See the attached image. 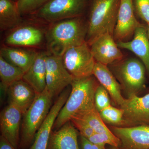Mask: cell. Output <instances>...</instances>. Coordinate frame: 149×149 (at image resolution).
<instances>
[{
    "label": "cell",
    "instance_id": "cell-34",
    "mask_svg": "<svg viewBox=\"0 0 149 149\" xmlns=\"http://www.w3.org/2000/svg\"><path fill=\"white\" fill-rule=\"evenodd\" d=\"M110 149H120L118 148H116V147H112Z\"/></svg>",
    "mask_w": 149,
    "mask_h": 149
},
{
    "label": "cell",
    "instance_id": "cell-22",
    "mask_svg": "<svg viewBox=\"0 0 149 149\" xmlns=\"http://www.w3.org/2000/svg\"><path fill=\"white\" fill-rule=\"evenodd\" d=\"M16 2L0 0V29L2 31L13 29L19 26L22 19Z\"/></svg>",
    "mask_w": 149,
    "mask_h": 149
},
{
    "label": "cell",
    "instance_id": "cell-17",
    "mask_svg": "<svg viewBox=\"0 0 149 149\" xmlns=\"http://www.w3.org/2000/svg\"><path fill=\"white\" fill-rule=\"evenodd\" d=\"M133 40L117 42L118 47L128 50L139 57L149 73V39L147 30L142 25L134 32Z\"/></svg>",
    "mask_w": 149,
    "mask_h": 149
},
{
    "label": "cell",
    "instance_id": "cell-16",
    "mask_svg": "<svg viewBox=\"0 0 149 149\" xmlns=\"http://www.w3.org/2000/svg\"><path fill=\"white\" fill-rule=\"evenodd\" d=\"M76 129L69 121L58 130L52 131L47 149H80Z\"/></svg>",
    "mask_w": 149,
    "mask_h": 149
},
{
    "label": "cell",
    "instance_id": "cell-26",
    "mask_svg": "<svg viewBox=\"0 0 149 149\" xmlns=\"http://www.w3.org/2000/svg\"><path fill=\"white\" fill-rule=\"evenodd\" d=\"M92 143L102 147H105L106 145L112 147L119 148L120 141L112 132L110 133H96L87 139Z\"/></svg>",
    "mask_w": 149,
    "mask_h": 149
},
{
    "label": "cell",
    "instance_id": "cell-30",
    "mask_svg": "<svg viewBox=\"0 0 149 149\" xmlns=\"http://www.w3.org/2000/svg\"><path fill=\"white\" fill-rule=\"evenodd\" d=\"M70 121L79 131L80 135L86 139L90 138L96 133L93 128L83 120L73 118L70 119Z\"/></svg>",
    "mask_w": 149,
    "mask_h": 149
},
{
    "label": "cell",
    "instance_id": "cell-8",
    "mask_svg": "<svg viewBox=\"0 0 149 149\" xmlns=\"http://www.w3.org/2000/svg\"><path fill=\"white\" fill-rule=\"evenodd\" d=\"M62 56L49 54L46 58V88L54 96L61 93L73 81Z\"/></svg>",
    "mask_w": 149,
    "mask_h": 149
},
{
    "label": "cell",
    "instance_id": "cell-15",
    "mask_svg": "<svg viewBox=\"0 0 149 149\" xmlns=\"http://www.w3.org/2000/svg\"><path fill=\"white\" fill-rule=\"evenodd\" d=\"M13 29L5 38V45L17 47H38L45 38L42 29L33 25H22Z\"/></svg>",
    "mask_w": 149,
    "mask_h": 149
},
{
    "label": "cell",
    "instance_id": "cell-3",
    "mask_svg": "<svg viewBox=\"0 0 149 149\" xmlns=\"http://www.w3.org/2000/svg\"><path fill=\"white\" fill-rule=\"evenodd\" d=\"M120 0H93L87 24L88 45L105 33L113 35Z\"/></svg>",
    "mask_w": 149,
    "mask_h": 149
},
{
    "label": "cell",
    "instance_id": "cell-12",
    "mask_svg": "<svg viewBox=\"0 0 149 149\" xmlns=\"http://www.w3.org/2000/svg\"><path fill=\"white\" fill-rule=\"evenodd\" d=\"M141 25L134 15L133 0H120L113 32L114 40L117 42L126 41Z\"/></svg>",
    "mask_w": 149,
    "mask_h": 149
},
{
    "label": "cell",
    "instance_id": "cell-27",
    "mask_svg": "<svg viewBox=\"0 0 149 149\" xmlns=\"http://www.w3.org/2000/svg\"><path fill=\"white\" fill-rule=\"evenodd\" d=\"M50 0H17L16 3L21 16L34 13Z\"/></svg>",
    "mask_w": 149,
    "mask_h": 149
},
{
    "label": "cell",
    "instance_id": "cell-14",
    "mask_svg": "<svg viewBox=\"0 0 149 149\" xmlns=\"http://www.w3.org/2000/svg\"><path fill=\"white\" fill-rule=\"evenodd\" d=\"M70 93L69 91L66 90L61 93L52 106L48 115L36 133L33 143L28 149H47L54 123Z\"/></svg>",
    "mask_w": 149,
    "mask_h": 149
},
{
    "label": "cell",
    "instance_id": "cell-2",
    "mask_svg": "<svg viewBox=\"0 0 149 149\" xmlns=\"http://www.w3.org/2000/svg\"><path fill=\"white\" fill-rule=\"evenodd\" d=\"M71 91L54 124L53 129L58 130L72 117L96 107L95 95L97 83L93 75L74 78Z\"/></svg>",
    "mask_w": 149,
    "mask_h": 149
},
{
    "label": "cell",
    "instance_id": "cell-7",
    "mask_svg": "<svg viewBox=\"0 0 149 149\" xmlns=\"http://www.w3.org/2000/svg\"><path fill=\"white\" fill-rule=\"evenodd\" d=\"M116 74L128 95L136 94L145 86V67L136 58H131L120 62L115 68Z\"/></svg>",
    "mask_w": 149,
    "mask_h": 149
},
{
    "label": "cell",
    "instance_id": "cell-24",
    "mask_svg": "<svg viewBox=\"0 0 149 149\" xmlns=\"http://www.w3.org/2000/svg\"><path fill=\"white\" fill-rule=\"evenodd\" d=\"M83 120L94 130L95 133H110L112 131L107 127L96 107L72 118Z\"/></svg>",
    "mask_w": 149,
    "mask_h": 149
},
{
    "label": "cell",
    "instance_id": "cell-10",
    "mask_svg": "<svg viewBox=\"0 0 149 149\" xmlns=\"http://www.w3.org/2000/svg\"><path fill=\"white\" fill-rule=\"evenodd\" d=\"M111 131L120 141V149H149V125L112 126Z\"/></svg>",
    "mask_w": 149,
    "mask_h": 149
},
{
    "label": "cell",
    "instance_id": "cell-25",
    "mask_svg": "<svg viewBox=\"0 0 149 149\" xmlns=\"http://www.w3.org/2000/svg\"><path fill=\"white\" fill-rule=\"evenodd\" d=\"M100 114L104 122L114 125V126H124V112L121 108H117L110 105L100 111Z\"/></svg>",
    "mask_w": 149,
    "mask_h": 149
},
{
    "label": "cell",
    "instance_id": "cell-35",
    "mask_svg": "<svg viewBox=\"0 0 149 149\" xmlns=\"http://www.w3.org/2000/svg\"><path fill=\"white\" fill-rule=\"evenodd\" d=\"M13 1H15L16 2L17 1V0H13Z\"/></svg>",
    "mask_w": 149,
    "mask_h": 149
},
{
    "label": "cell",
    "instance_id": "cell-23",
    "mask_svg": "<svg viewBox=\"0 0 149 149\" xmlns=\"http://www.w3.org/2000/svg\"><path fill=\"white\" fill-rule=\"evenodd\" d=\"M24 71L12 64L0 56V78L1 89L7 93L10 85L15 82L22 80Z\"/></svg>",
    "mask_w": 149,
    "mask_h": 149
},
{
    "label": "cell",
    "instance_id": "cell-32",
    "mask_svg": "<svg viewBox=\"0 0 149 149\" xmlns=\"http://www.w3.org/2000/svg\"><path fill=\"white\" fill-rule=\"evenodd\" d=\"M0 149H16L4 138L0 137Z\"/></svg>",
    "mask_w": 149,
    "mask_h": 149
},
{
    "label": "cell",
    "instance_id": "cell-1",
    "mask_svg": "<svg viewBox=\"0 0 149 149\" xmlns=\"http://www.w3.org/2000/svg\"><path fill=\"white\" fill-rule=\"evenodd\" d=\"M87 25L80 17L65 19L51 24L45 33L50 54L62 56L68 49L86 42Z\"/></svg>",
    "mask_w": 149,
    "mask_h": 149
},
{
    "label": "cell",
    "instance_id": "cell-19",
    "mask_svg": "<svg viewBox=\"0 0 149 149\" xmlns=\"http://www.w3.org/2000/svg\"><path fill=\"white\" fill-rule=\"evenodd\" d=\"M7 93L8 104L18 107L23 114L32 105L37 95L32 87L22 79L10 85Z\"/></svg>",
    "mask_w": 149,
    "mask_h": 149
},
{
    "label": "cell",
    "instance_id": "cell-11",
    "mask_svg": "<svg viewBox=\"0 0 149 149\" xmlns=\"http://www.w3.org/2000/svg\"><path fill=\"white\" fill-rule=\"evenodd\" d=\"M23 116L21 110L11 104H8L1 113V136L16 149L20 146V125Z\"/></svg>",
    "mask_w": 149,
    "mask_h": 149
},
{
    "label": "cell",
    "instance_id": "cell-9",
    "mask_svg": "<svg viewBox=\"0 0 149 149\" xmlns=\"http://www.w3.org/2000/svg\"><path fill=\"white\" fill-rule=\"evenodd\" d=\"M120 108L124 112L123 127L149 125V93L141 97L129 95Z\"/></svg>",
    "mask_w": 149,
    "mask_h": 149
},
{
    "label": "cell",
    "instance_id": "cell-4",
    "mask_svg": "<svg viewBox=\"0 0 149 149\" xmlns=\"http://www.w3.org/2000/svg\"><path fill=\"white\" fill-rule=\"evenodd\" d=\"M53 97L46 88L42 93L37 94L32 105L23 114L19 146L21 149L29 148L33 143L36 133L50 110Z\"/></svg>",
    "mask_w": 149,
    "mask_h": 149
},
{
    "label": "cell",
    "instance_id": "cell-20",
    "mask_svg": "<svg viewBox=\"0 0 149 149\" xmlns=\"http://www.w3.org/2000/svg\"><path fill=\"white\" fill-rule=\"evenodd\" d=\"M93 75L108 92L115 103L121 106L125 100L121 95V85L115 78L107 65L96 62Z\"/></svg>",
    "mask_w": 149,
    "mask_h": 149
},
{
    "label": "cell",
    "instance_id": "cell-33",
    "mask_svg": "<svg viewBox=\"0 0 149 149\" xmlns=\"http://www.w3.org/2000/svg\"><path fill=\"white\" fill-rule=\"evenodd\" d=\"M148 30H147V33H148V37L149 39V24H148Z\"/></svg>",
    "mask_w": 149,
    "mask_h": 149
},
{
    "label": "cell",
    "instance_id": "cell-13",
    "mask_svg": "<svg viewBox=\"0 0 149 149\" xmlns=\"http://www.w3.org/2000/svg\"><path fill=\"white\" fill-rule=\"evenodd\" d=\"M115 40L113 35L105 33L99 36L89 45L97 62L108 65L122 60L123 54Z\"/></svg>",
    "mask_w": 149,
    "mask_h": 149
},
{
    "label": "cell",
    "instance_id": "cell-31",
    "mask_svg": "<svg viewBox=\"0 0 149 149\" xmlns=\"http://www.w3.org/2000/svg\"><path fill=\"white\" fill-rule=\"evenodd\" d=\"M80 144L81 149H106L105 147L99 146L92 143L88 139L80 135Z\"/></svg>",
    "mask_w": 149,
    "mask_h": 149
},
{
    "label": "cell",
    "instance_id": "cell-5",
    "mask_svg": "<svg viewBox=\"0 0 149 149\" xmlns=\"http://www.w3.org/2000/svg\"><path fill=\"white\" fill-rule=\"evenodd\" d=\"M86 6V0H50L35 12L41 21L52 23L80 17Z\"/></svg>",
    "mask_w": 149,
    "mask_h": 149
},
{
    "label": "cell",
    "instance_id": "cell-28",
    "mask_svg": "<svg viewBox=\"0 0 149 149\" xmlns=\"http://www.w3.org/2000/svg\"><path fill=\"white\" fill-rule=\"evenodd\" d=\"M109 95L107 90L102 86L98 85L95 95V102L96 109L100 112L111 105Z\"/></svg>",
    "mask_w": 149,
    "mask_h": 149
},
{
    "label": "cell",
    "instance_id": "cell-6",
    "mask_svg": "<svg viewBox=\"0 0 149 149\" xmlns=\"http://www.w3.org/2000/svg\"><path fill=\"white\" fill-rule=\"evenodd\" d=\"M63 64L74 78L93 75L96 61L87 42L70 48L62 56Z\"/></svg>",
    "mask_w": 149,
    "mask_h": 149
},
{
    "label": "cell",
    "instance_id": "cell-18",
    "mask_svg": "<svg viewBox=\"0 0 149 149\" xmlns=\"http://www.w3.org/2000/svg\"><path fill=\"white\" fill-rule=\"evenodd\" d=\"M48 54L38 52L35 61L26 72L22 80L30 85L37 94L46 88V58Z\"/></svg>",
    "mask_w": 149,
    "mask_h": 149
},
{
    "label": "cell",
    "instance_id": "cell-29",
    "mask_svg": "<svg viewBox=\"0 0 149 149\" xmlns=\"http://www.w3.org/2000/svg\"><path fill=\"white\" fill-rule=\"evenodd\" d=\"M133 2L139 17L149 24V0H133Z\"/></svg>",
    "mask_w": 149,
    "mask_h": 149
},
{
    "label": "cell",
    "instance_id": "cell-21",
    "mask_svg": "<svg viewBox=\"0 0 149 149\" xmlns=\"http://www.w3.org/2000/svg\"><path fill=\"white\" fill-rule=\"evenodd\" d=\"M38 53L34 50L6 45L3 46L0 50V56L24 72L31 66Z\"/></svg>",
    "mask_w": 149,
    "mask_h": 149
}]
</instances>
